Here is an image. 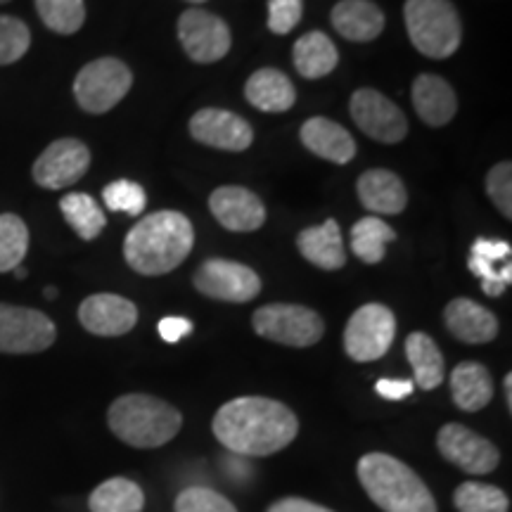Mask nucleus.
Masks as SVG:
<instances>
[{
	"label": "nucleus",
	"instance_id": "nucleus-1",
	"mask_svg": "<svg viewBox=\"0 0 512 512\" xmlns=\"http://www.w3.org/2000/svg\"><path fill=\"white\" fill-rule=\"evenodd\" d=\"M211 430L235 456L264 458L297 439L299 420L285 403L266 396H240L216 411Z\"/></svg>",
	"mask_w": 512,
	"mask_h": 512
},
{
	"label": "nucleus",
	"instance_id": "nucleus-2",
	"mask_svg": "<svg viewBox=\"0 0 512 512\" xmlns=\"http://www.w3.org/2000/svg\"><path fill=\"white\" fill-rule=\"evenodd\" d=\"M195 245V230L188 216L178 211H155L128 230L124 259L140 275L171 273L188 259Z\"/></svg>",
	"mask_w": 512,
	"mask_h": 512
},
{
	"label": "nucleus",
	"instance_id": "nucleus-3",
	"mask_svg": "<svg viewBox=\"0 0 512 512\" xmlns=\"http://www.w3.org/2000/svg\"><path fill=\"white\" fill-rule=\"evenodd\" d=\"M358 479L370 501L384 512H437L427 484L389 453H366L358 460Z\"/></svg>",
	"mask_w": 512,
	"mask_h": 512
},
{
	"label": "nucleus",
	"instance_id": "nucleus-4",
	"mask_svg": "<svg viewBox=\"0 0 512 512\" xmlns=\"http://www.w3.org/2000/svg\"><path fill=\"white\" fill-rule=\"evenodd\" d=\"M110 430L133 448L169 444L181 432L183 415L171 403L150 394L119 396L107 413Z\"/></svg>",
	"mask_w": 512,
	"mask_h": 512
},
{
	"label": "nucleus",
	"instance_id": "nucleus-5",
	"mask_svg": "<svg viewBox=\"0 0 512 512\" xmlns=\"http://www.w3.org/2000/svg\"><path fill=\"white\" fill-rule=\"evenodd\" d=\"M403 19L415 50L430 60H446L460 48L463 22L451 0H406Z\"/></svg>",
	"mask_w": 512,
	"mask_h": 512
},
{
	"label": "nucleus",
	"instance_id": "nucleus-6",
	"mask_svg": "<svg viewBox=\"0 0 512 512\" xmlns=\"http://www.w3.org/2000/svg\"><path fill=\"white\" fill-rule=\"evenodd\" d=\"M133 74L117 57H100L88 62L74 79V98L88 114L114 110L131 91Z\"/></svg>",
	"mask_w": 512,
	"mask_h": 512
},
{
	"label": "nucleus",
	"instance_id": "nucleus-7",
	"mask_svg": "<svg viewBox=\"0 0 512 512\" xmlns=\"http://www.w3.org/2000/svg\"><path fill=\"white\" fill-rule=\"evenodd\" d=\"M256 335L285 347H313L325 335V323L316 311L299 304H268L252 316Z\"/></svg>",
	"mask_w": 512,
	"mask_h": 512
},
{
	"label": "nucleus",
	"instance_id": "nucleus-8",
	"mask_svg": "<svg viewBox=\"0 0 512 512\" xmlns=\"http://www.w3.org/2000/svg\"><path fill=\"white\" fill-rule=\"evenodd\" d=\"M394 335V313L382 304H366L349 318L344 330V349L351 361L370 363L387 354Z\"/></svg>",
	"mask_w": 512,
	"mask_h": 512
},
{
	"label": "nucleus",
	"instance_id": "nucleus-9",
	"mask_svg": "<svg viewBox=\"0 0 512 512\" xmlns=\"http://www.w3.org/2000/svg\"><path fill=\"white\" fill-rule=\"evenodd\" d=\"M55 323L46 313L0 304V354H38L53 347Z\"/></svg>",
	"mask_w": 512,
	"mask_h": 512
},
{
	"label": "nucleus",
	"instance_id": "nucleus-10",
	"mask_svg": "<svg viewBox=\"0 0 512 512\" xmlns=\"http://www.w3.org/2000/svg\"><path fill=\"white\" fill-rule=\"evenodd\" d=\"M178 41L192 62L211 64L228 55L233 46L228 24L214 12L202 8L185 10L178 19Z\"/></svg>",
	"mask_w": 512,
	"mask_h": 512
},
{
	"label": "nucleus",
	"instance_id": "nucleus-11",
	"mask_svg": "<svg viewBox=\"0 0 512 512\" xmlns=\"http://www.w3.org/2000/svg\"><path fill=\"white\" fill-rule=\"evenodd\" d=\"M351 119L356 121V126L366 133L368 138L377 140V143H399L406 138L408 133V121L406 114L401 112V107L382 95L375 88H358L351 95L349 102Z\"/></svg>",
	"mask_w": 512,
	"mask_h": 512
},
{
	"label": "nucleus",
	"instance_id": "nucleus-12",
	"mask_svg": "<svg viewBox=\"0 0 512 512\" xmlns=\"http://www.w3.org/2000/svg\"><path fill=\"white\" fill-rule=\"evenodd\" d=\"M197 292L230 304L252 302L261 292V278L252 268L228 259H207L195 273Z\"/></svg>",
	"mask_w": 512,
	"mask_h": 512
},
{
	"label": "nucleus",
	"instance_id": "nucleus-13",
	"mask_svg": "<svg viewBox=\"0 0 512 512\" xmlns=\"http://www.w3.org/2000/svg\"><path fill=\"white\" fill-rule=\"evenodd\" d=\"M91 166V150L76 138H60L50 143L34 164V181L41 188L62 190L79 183Z\"/></svg>",
	"mask_w": 512,
	"mask_h": 512
},
{
	"label": "nucleus",
	"instance_id": "nucleus-14",
	"mask_svg": "<svg viewBox=\"0 0 512 512\" xmlns=\"http://www.w3.org/2000/svg\"><path fill=\"white\" fill-rule=\"evenodd\" d=\"M437 446L448 463L460 467L463 472H470V475L494 472L498 467V460H501L498 448L489 439L479 437L477 432L467 430L465 425H458V422L441 427Z\"/></svg>",
	"mask_w": 512,
	"mask_h": 512
},
{
	"label": "nucleus",
	"instance_id": "nucleus-15",
	"mask_svg": "<svg viewBox=\"0 0 512 512\" xmlns=\"http://www.w3.org/2000/svg\"><path fill=\"white\" fill-rule=\"evenodd\" d=\"M190 136L197 143L216 147L226 152H245L254 140V131L238 114L219 110V107H204L190 119Z\"/></svg>",
	"mask_w": 512,
	"mask_h": 512
},
{
	"label": "nucleus",
	"instance_id": "nucleus-16",
	"mask_svg": "<svg viewBox=\"0 0 512 512\" xmlns=\"http://www.w3.org/2000/svg\"><path fill=\"white\" fill-rule=\"evenodd\" d=\"M214 219L233 233H254L266 223V207L252 190L240 185H223L209 197Z\"/></svg>",
	"mask_w": 512,
	"mask_h": 512
},
{
	"label": "nucleus",
	"instance_id": "nucleus-17",
	"mask_svg": "<svg viewBox=\"0 0 512 512\" xmlns=\"http://www.w3.org/2000/svg\"><path fill=\"white\" fill-rule=\"evenodd\" d=\"M79 320L91 335L121 337L138 323V309L119 294H91L79 306Z\"/></svg>",
	"mask_w": 512,
	"mask_h": 512
},
{
	"label": "nucleus",
	"instance_id": "nucleus-18",
	"mask_svg": "<svg viewBox=\"0 0 512 512\" xmlns=\"http://www.w3.org/2000/svg\"><path fill=\"white\" fill-rule=\"evenodd\" d=\"M512 247L505 240L477 238L470 247L467 268L482 280V290L489 297H501L512 283Z\"/></svg>",
	"mask_w": 512,
	"mask_h": 512
},
{
	"label": "nucleus",
	"instance_id": "nucleus-19",
	"mask_svg": "<svg viewBox=\"0 0 512 512\" xmlns=\"http://www.w3.org/2000/svg\"><path fill=\"white\" fill-rule=\"evenodd\" d=\"M444 323L453 337L465 344H489L498 335V318L467 297L453 299L444 309Z\"/></svg>",
	"mask_w": 512,
	"mask_h": 512
},
{
	"label": "nucleus",
	"instance_id": "nucleus-20",
	"mask_svg": "<svg viewBox=\"0 0 512 512\" xmlns=\"http://www.w3.org/2000/svg\"><path fill=\"white\" fill-rule=\"evenodd\" d=\"M304 147L332 164H349L356 157V140L344 126L325 117H313L299 131Z\"/></svg>",
	"mask_w": 512,
	"mask_h": 512
},
{
	"label": "nucleus",
	"instance_id": "nucleus-21",
	"mask_svg": "<svg viewBox=\"0 0 512 512\" xmlns=\"http://www.w3.org/2000/svg\"><path fill=\"white\" fill-rule=\"evenodd\" d=\"M330 19L337 34L354 43H370L384 31V12L373 0H339Z\"/></svg>",
	"mask_w": 512,
	"mask_h": 512
},
{
	"label": "nucleus",
	"instance_id": "nucleus-22",
	"mask_svg": "<svg viewBox=\"0 0 512 512\" xmlns=\"http://www.w3.org/2000/svg\"><path fill=\"white\" fill-rule=\"evenodd\" d=\"M356 192L363 207L373 211V214L394 216L401 214L408 204L406 185H403V181L394 171L387 169L366 171V174L358 178Z\"/></svg>",
	"mask_w": 512,
	"mask_h": 512
},
{
	"label": "nucleus",
	"instance_id": "nucleus-23",
	"mask_svg": "<svg viewBox=\"0 0 512 512\" xmlns=\"http://www.w3.org/2000/svg\"><path fill=\"white\" fill-rule=\"evenodd\" d=\"M413 105L427 126L439 128L456 117L458 98L451 83L437 74H420L413 81Z\"/></svg>",
	"mask_w": 512,
	"mask_h": 512
},
{
	"label": "nucleus",
	"instance_id": "nucleus-24",
	"mask_svg": "<svg viewBox=\"0 0 512 512\" xmlns=\"http://www.w3.org/2000/svg\"><path fill=\"white\" fill-rule=\"evenodd\" d=\"M297 247L309 264L323 268V271H339L347 264L342 230H339V223L332 219L325 221L323 226L302 230L297 235Z\"/></svg>",
	"mask_w": 512,
	"mask_h": 512
},
{
	"label": "nucleus",
	"instance_id": "nucleus-25",
	"mask_svg": "<svg viewBox=\"0 0 512 512\" xmlns=\"http://www.w3.org/2000/svg\"><path fill=\"white\" fill-rule=\"evenodd\" d=\"M245 98L261 112H287L297 102V91L283 72L273 67L256 69L245 83Z\"/></svg>",
	"mask_w": 512,
	"mask_h": 512
},
{
	"label": "nucleus",
	"instance_id": "nucleus-26",
	"mask_svg": "<svg viewBox=\"0 0 512 512\" xmlns=\"http://www.w3.org/2000/svg\"><path fill=\"white\" fill-rule=\"evenodd\" d=\"M451 394L460 411L477 413L494 399V382L489 370L477 361H465L453 368Z\"/></svg>",
	"mask_w": 512,
	"mask_h": 512
},
{
	"label": "nucleus",
	"instance_id": "nucleus-27",
	"mask_svg": "<svg viewBox=\"0 0 512 512\" xmlns=\"http://www.w3.org/2000/svg\"><path fill=\"white\" fill-rule=\"evenodd\" d=\"M294 69L304 79H323L337 67L339 53L332 38L323 31H309L292 48Z\"/></svg>",
	"mask_w": 512,
	"mask_h": 512
},
{
	"label": "nucleus",
	"instance_id": "nucleus-28",
	"mask_svg": "<svg viewBox=\"0 0 512 512\" xmlns=\"http://www.w3.org/2000/svg\"><path fill=\"white\" fill-rule=\"evenodd\" d=\"M406 356L411 361L415 384L425 392L437 389L444 382V356L437 347V342L425 332H413L406 339Z\"/></svg>",
	"mask_w": 512,
	"mask_h": 512
},
{
	"label": "nucleus",
	"instance_id": "nucleus-29",
	"mask_svg": "<svg viewBox=\"0 0 512 512\" xmlns=\"http://www.w3.org/2000/svg\"><path fill=\"white\" fill-rule=\"evenodd\" d=\"M60 211L64 221L74 228V233L86 242L98 238L107 226L105 211L86 192H69V195H64L60 200Z\"/></svg>",
	"mask_w": 512,
	"mask_h": 512
},
{
	"label": "nucleus",
	"instance_id": "nucleus-30",
	"mask_svg": "<svg viewBox=\"0 0 512 512\" xmlns=\"http://www.w3.org/2000/svg\"><path fill=\"white\" fill-rule=\"evenodd\" d=\"M145 505V494L136 482L114 477L102 482L88 498L91 512H140Z\"/></svg>",
	"mask_w": 512,
	"mask_h": 512
},
{
	"label": "nucleus",
	"instance_id": "nucleus-31",
	"mask_svg": "<svg viewBox=\"0 0 512 512\" xmlns=\"http://www.w3.org/2000/svg\"><path fill=\"white\" fill-rule=\"evenodd\" d=\"M396 240L394 228L380 216H366L356 221L351 228V252H354L363 264H380L384 259V249L389 242Z\"/></svg>",
	"mask_w": 512,
	"mask_h": 512
},
{
	"label": "nucleus",
	"instance_id": "nucleus-32",
	"mask_svg": "<svg viewBox=\"0 0 512 512\" xmlns=\"http://www.w3.org/2000/svg\"><path fill=\"white\" fill-rule=\"evenodd\" d=\"M38 17L50 31L72 36L86 22V3L83 0H34Z\"/></svg>",
	"mask_w": 512,
	"mask_h": 512
},
{
	"label": "nucleus",
	"instance_id": "nucleus-33",
	"mask_svg": "<svg viewBox=\"0 0 512 512\" xmlns=\"http://www.w3.org/2000/svg\"><path fill=\"white\" fill-rule=\"evenodd\" d=\"M29 252V228L17 214H0V273L22 266Z\"/></svg>",
	"mask_w": 512,
	"mask_h": 512
},
{
	"label": "nucleus",
	"instance_id": "nucleus-34",
	"mask_svg": "<svg viewBox=\"0 0 512 512\" xmlns=\"http://www.w3.org/2000/svg\"><path fill=\"white\" fill-rule=\"evenodd\" d=\"M458 512H508L510 501L498 486L465 482L456 489L453 496Z\"/></svg>",
	"mask_w": 512,
	"mask_h": 512
},
{
	"label": "nucleus",
	"instance_id": "nucleus-35",
	"mask_svg": "<svg viewBox=\"0 0 512 512\" xmlns=\"http://www.w3.org/2000/svg\"><path fill=\"white\" fill-rule=\"evenodd\" d=\"M31 46V31L22 19L0 15V67L15 64L27 55Z\"/></svg>",
	"mask_w": 512,
	"mask_h": 512
},
{
	"label": "nucleus",
	"instance_id": "nucleus-36",
	"mask_svg": "<svg viewBox=\"0 0 512 512\" xmlns=\"http://www.w3.org/2000/svg\"><path fill=\"white\" fill-rule=\"evenodd\" d=\"M102 202L110 211H121V214L128 216H140L143 214L145 204H147V195L143 190V185L136 181H114L102 190Z\"/></svg>",
	"mask_w": 512,
	"mask_h": 512
},
{
	"label": "nucleus",
	"instance_id": "nucleus-37",
	"mask_svg": "<svg viewBox=\"0 0 512 512\" xmlns=\"http://www.w3.org/2000/svg\"><path fill=\"white\" fill-rule=\"evenodd\" d=\"M176 512H238L235 505L221 496L219 491L202 489V486H192V489L181 491L176 498Z\"/></svg>",
	"mask_w": 512,
	"mask_h": 512
},
{
	"label": "nucleus",
	"instance_id": "nucleus-38",
	"mask_svg": "<svg viewBox=\"0 0 512 512\" xmlns=\"http://www.w3.org/2000/svg\"><path fill=\"white\" fill-rule=\"evenodd\" d=\"M486 192H489L491 202L501 211L505 219H512V166L510 162L496 164L494 169L486 174Z\"/></svg>",
	"mask_w": 512,
	"mask_h": 512
},
{
	"label": "nucleus",
	"instance_id": "nucleus-39",
	"mask_svg": "<svg viewBox=\"0 0 512 512\" xmlns=\"http://www.w3.org/2000/svg\"><path fill=\"white\" fill-rule=\"evenodd\" d=\"M304 0H268V29L273 34H290L302 22Z\"/></svg>",
	"mask_w": 512,
	"mask_h": 512
},
{
	"label": "nucleus",
	"instance_id": "nucleus-40",
	"mask_svg": "<svg viewBox=\"0 0 512 512\" xmlns=\"http://www.w3.org/2000/svg\"><path fill=\"white\" fill-rule=\"evenodd\" d=\"M192 332V323L183 316H169L164 320H159V335H162L164 342L176 344L181 342L183 337H188Z\"/></svg>",
	"mask_w": 512,
	"mask_h": 512
},
{
	"label": "nucleus",
	"instance_id": "nucleus-41",
	"mask_svg": "<svg viewBox=\"0 0 512 512\" xmlns=\"http://www.w3.org/2000/svg\"><path fill=\"white\" fill-rule=\"evenodd\" d=\"M375 389L382 399L401 401L413 394V382L411 380H380L375 384Z\"/></svg>",
	"mask_w": 512,
	"mask_h": 512
},
{
	"label": "nucleus",
	"instance_id": "nucleus-42",
	"mask_svg": "<svg viewBox=\"0 0 512 512\" xmlns=\"http://www.w3.org/2000/svg\"><path fill=\"white\" fill-rule=\"evenodd\" d=\"M268 512H332L328 508H323V505L318 503H311V501H304V498H283V501L273 503Z\"/></svg>",
	"mask_w": 512,
	"mask_h": 512
},
{
	"label": "nucleus",
	"instance_id": "nucleus-43",
	"mask_svg": "<svg viewBox=\"0 0 512 512\" xmlns=\"http://www.w3.org/2000/svg\"><path fill=\"white\" fill-rule=\"evenodd\" d=\"M503 387H505V403H508V408H512V375H505Z\"/></svg>",
	"mask_w": 512,
	"mask_h": 512
},
{
	"label": "nucleus",
	"instance_id": "nucleus-44",
	"mask_svg": "<svg viewBox=\"0 0 512 512\" xmlns=\"http://www.w3.org/2000/svg\"><path fill=\"white\" fill-rule=\"evenodd\" d=\"M15 275H17V278H19V280H24V278H27V268L17 266V268H15Z\"/></svg>",
	"mask_w": 512,
	"mask_h": 512
},
{
	"label": "nucleus",
	"instance_id": "nucleus-45",
	"mask_svg": "<svg viewBox=\"0 0 512 512\" xmlns=\"http://www.w3.org/2000/svg\"><path fill=\"white\" fill-rule=\"evenodd\" d=\"M55 294H57L55 287H46V297H48V299H55Z\"/></svg>",
	"mask_w": 512,
	"mask_h": 512
},
{
	"label": "nucleus",
	"instance_id": "nucleus-46",
	"mask_svg": "<svg viewBox=\"0 0 512 512\" xmlns=\"http://www.w3.org/2000/svg\"><path fill=\"white\" fill-rule=\"evenodd\" d=\"M185 3H192V5H202V3H207V0H185Z\"/></svg>",
	"mask_w": 512,
	"mask_h": 512
},
{
	"label": "nucleus",
	"instance_id": "nucleus-47",
	"mask_svg": "<svg viewBox=\"0 0 512 512\" xmlns=\"http://www.w3.org/2000/svg\"><path fill=\"white\" fill-rule=\"evenodd\" d=\"M5 3H10V0H0V5H5Z\"/></svg>",
	"mask_w": 512,
	"mask_h": 512
}]
</instances>
